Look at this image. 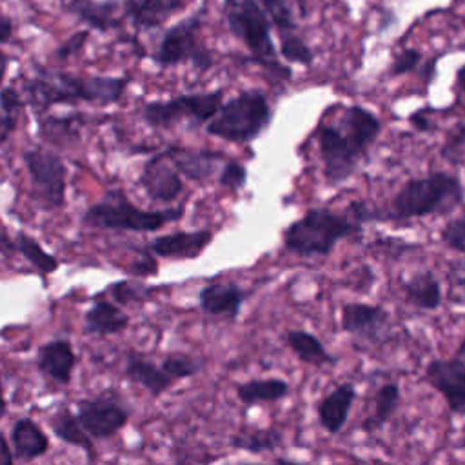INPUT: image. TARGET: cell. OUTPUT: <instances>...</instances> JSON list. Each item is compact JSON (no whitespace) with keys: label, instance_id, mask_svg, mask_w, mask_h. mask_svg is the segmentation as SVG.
I'll return each instance as SVG.
<instances>
[{"label":"cell","instance_id":"1","mask_svg":"<svg viewBox=\"0 0 465 465\" xmlns=\"http://www.w3.org/2000/svg\"><path fill=\"white\" fill-rule=\"evenodd\" d=\"M380 133L381 122L378 116L356 104L345 105L338 122L320 124L314 138L323 163L325 182L338 185L349 180L360 160L367 156L369 149L378 140Z\"/></svg>","mask_w":465,"mask_h":465},{"label":"cell","instance_id":"2","mask_svg":"<svg viewBox=\"0 0 465 465\" xmlns=\"http://www.w3.org/2000/svg\"><path fill=\"white\" fill-rule=\"evenodd\" d=\"M129 84L127 76H78L65 71H42L25 82L27 102L38 111H45L56 104H113L118 102Z\"/></svg>","mask_w":465,"mask_h":465},{"label":"cell","instance_id":"3","mask_svg":"<svg viewBox=\"0 0 465 465\" xmlns=\"http://www.w3.org/2000/svg\"><path fill=\"white\" fill-rule=\"evenodd\" d=\"M227 29L245 45L251 58L272 78L289 82L292 71L280 62L271 36V20L262 0H223L222 4Z\"/></svg>","mask_w":465,"mask_h":465},{"label":"cell","instance_id":"4","mask_svg":"<svg viewBox=\"0 0 465 465\" xmlns=\"http://www.w3.org/2000/svg\"><path fill=\"white\" fill-rule=\"evenodd\" d=\"M361 232V222L329 207H311L283 231V249L302 258L329 256L338 242Z\"/></svg>","mask_w":465,"mask_h":465},{"label":"cell","instance_id":"5","mask_svg":"<svg viewBox=\"0 0 465 465\" xmlns=\"http://www.w3.org/2000/svg\"><path fill=\"white\" fill-rule=\"evenodd\" d=\"M463 200L460 178L434 171L421 178L407 180L391 200V218L409 220L430 214H447Z\"/></svg>","mask_w":465,"mask_h":465},{"label":"cell","instance_id":"6","mask_svg":"<svg viewBox=\"0 0 465 465\" xmlns=\"http://www.w3.org/2000/svg\"><path fill=\"white\" fill-rule=\"evenodd\" d=\"M272 122V107L258 89H243L222 102L216 114L207 122V134L229 143L256 140Z\"/></svg>","mask_w":465,"mask_h":465},{"label":"cell","instance_id":"7","mask_svg":"<svg viewBox=\"0 0 465 465\" xmlns=\"http://www.w3.org/2000/svg\"><path fill=\"white\" fill-rule=\"evenodd\" d=\"M183 216V207L145 211L136 207L120 189H111L105 196L87 209L84 223L96 229L153 232Z\"/></svg>","mask_w":465,"mask_h":465},{"label":"cell","instance_id":"8","mask_svg":"<svg viewBox=\"0 0 465 465\" xmlns=\"http://www.w3.org/2000/svg\"><path fill=\"white\" fill-rule=\"evenodd\" d=\"M223 102V91L214 89L207 93L178 94L169 100H154L143 105L142 118L158 129H167L178 122H191V125L207 124Z\"/></svg>","mask_w":465,"mask_h":465},{"label":"cell","instance_id":"9","mask_svg":"<svg viewBox=\"0 0 465 465\" xmlns=\"http://www.w3.org/2000/svg\"><path fill=\"white\" fill-rule=\"evenodd\" d=\"M200 29L202 11L176 22L162 35L153 60L160 67H173L191 62L198 71H207L213 65V56L200 40Z\"/></svg>","mask_w":465,"mask_h":465},{"label":"cell","instance_id":"10","mask_svg":"<svg viewBox=\"0 0 465 465\" xmlns=\"http://www.w3.org/2000/svg\"><path fill=\"white\" fill-rule=\"evenodd\" d=\"M33 194L47 209H58L65 202V165L62 158L45 147L24 153Z\"/></svg>","mask_w":465,"mask_h":465},{"label":"cell","instance_id":"11","mask_svg":"<svg viewBox=\"0 0 465 465\" xmlns=\"http://www.w3.org/2000/svg\"><path fill=\"white\" fill-rule=\"evenodd\" d=\"M271 25L276 29L280 36V54L289 64L311 65L314 60L312 49L305 44V40L298 33V24L292 15L291 0H262Z\"/></svg>","mask_w":465,"mask_h":465},{"label":"cell","instance_id":"12","mask_svg":"<svg viewBox=\"0 0 465 465\" xmlns=\"http://www.w3.org/2000/svg\"><path fill=\"white\" fill-rule=\"evenodd\" d=\"M423 378L441 394L450 414L465 416V360L434 358L425 367Z\"/></svg>","mask_w":465,"mask_h":465},{"label":"cell","instance_id":"13","mask_svg":"<svg viewBox=\"0 0 465 465\" xmlns=\"http://www.w3.org/2000/svg\"><path fill=\"white\" fill-rule=\"evenodd\" d=\"M76 418L91 438L105 440L127 423L129 411L116 400L100 396L94 400H82L78 403Z\"/></svg>","mask_w":465,"mask_h":465},{"label":"cell","instance_id":"14","mask_svg":"<svg viewBox=\"0 0 465 465\" xmlns=\"http://www.w3.org/2000/svg\"><path fill=\"white\" fill-rule=\"evenodd\" d=\"M341 329L347 334L378 341L391 323V314L381 305L347 302L341 305Z\"/></svg>","mask_w":465,"mask_h":465},{"label":"cell","instance_id":"15","mask_svg":"<svg viewBox=\"0 0 465 465\" xmlns=\"http://www.w3.org/2000/svg\"><path fill=\"white\" fill-rule=\"evenodd\" d=\"M251 294L252 289H245L234 282H211L200 289L198 305L207 316L236 320Z\"/></svg>","mask_w":465,"mask_h":465},{"label":"cell","instance_id":"16","mask_svg":"<svg viewBox=\"0 0 465 465\" xmlns=\"http://www.w3.org/2000/svg\"><path fill=\"white\" fill-rule=\"evenodd\" d=\"M140 183L143 185L145 193L160 203H171L174 202L180 193L183 191V182L180 178V173L171 163L167 154L162 151L147 160L142 171Z\"/></svg>","mask_w":465,"mask_h":465},{"label":"cell","instance_id":"17","mask_svg":"<svg viewBox=\"0 0 465 465\" xmlns=\"http://www.w3.org/2000/svg\"><path fill=\"white\" fill-rule=\"evenodd\" d=\"M213 238L214 234L209 229L176 231L171 234L156 236L147 245V251L167 260H194L207 249Z\"/></svg>","mask_w":465,"mask_h":465},{"label":"cell","instance_id":"18","mask_svg":"<svg viewBox=\"0 0 465 465\" xmlns=\"http://www.w3.org/2000/svg\"><path fill=\"white\" fill-rule=\"evenodd\" d=\"M171 163L176 167V171L183 176H187L193 182H207L211 176L220 169V165L225 163V156L216 151L207 149H187L171 145L163 151Z\"/></svg>","mask_w":465,"mask_h":465},{"label":"cell","instance_id":"19","mask_svg":"<svg viewBox=\"0 0 465 465\" xmlns=\"http://www.w3.org/2000/svg\"><path fill=\"white\" fill-rule=\"evenodd\" d=\"M356 394V387L351 381H345L334 387L318 401L316 414L323 430H327L329 434H338L343 429L349 420Z\"/></svg>","mask_w":465,"mask_h":465},{"label":"cell","instance_id":"20","mask_svg":"<svg viewBox=\"0 0 465 465\" xmlns=\"http://www.w3.org/2000/svg\"><path fill=\"white\" fill-rule=\"evenodd\" d=\"M189 0H122L124 16L138 29L160 27L174 13L182 11Z\"/></svg>","mask_w":465,"mask_h":465},{"label":"cell","instance_id":"21","mask_svg":"<svg viewBox=\"0 0 465 465\" xmlns=\"http://www.w3.org/2000/svg\"><path fill=\"white\" fill-rule=\"evenodd\" d=\"M36 363L44 374H47L54 381L65 385L71 381L76 356L67 340H53L40 347Z\"/></svg>","mask_w":465,"mask_h":465},{"label":"cell","instance_id":"22","mask_svg":"<svg viewBox=\"0 0 465 465\" xmlns=\"http://www.w3.org/2000/svg\"><path fill=\"white\" fill-rule=\"evenodd\" d=\"M125 374L131 381L142 385L151 396L163 394L174 383V380L162 369V365L158 367L154 361L134 351L127 352Z\"/></svg>","mask_w":465,"mask_h":465},{"label":"cell","instance_id":"23","mask_svg":"<svg viewBox=\"0 0 465 465\" xmlns=\"http://www.w3.org/2000/svg\"><path fill=\"white\" fill-rule=\"evenodd\" d=\"M405 300L421 311H436L441 305V285L430 271H418L401 283Z\"/></svg>","mask_w":465,"mask_h":465},{"label":"cell","instance_id":"24","mask_svg":"<svg viewBox=\"0 0 465 465\" xmlns=\"http://www.w3.org/2000/svg\"><path fill=\"white\" fill-rule=\"evenodd\" d=\"M11 443L15 458L35 460L47 452L49 440L44 430L29 418H20L11 429Z\"/></svg>","mask_w":465,"mask_h":465},{"label":"cell","instance_id":"25","mask_svg":"<svg viewBox=\"0 0 465 465\" xmlns=\"http://www.w3.org/2000/svg\"><path fill=\"white\" fill-rule=\"evenodd\" d=\"M285 341H287L289 349L298 356V360L305 365L325 367V365L336 363V358L327 352L322 340L309 331L289 329L285 332Z\"/></svg>","mask_w":465,"mask_h":465},{"label":"cell","instance_id":"26","mask_svg":"<svg viewBox=\"0 0 465 465\" xmlns=\"http://www.w3.org/2000/svg\"><path fill=\"white\" fill-rule=\"evenodd\" d=\"M67 9L73 11L80 20L89 24L98 31H109L118 25V18L114 16L116 9L122 7L118 0H67Z\"/></svg>","mask_w":465,"mask_h":465},{"label":"cell","instance_id":"27","mask_svg":"<svg viewBox=\"0 0 465 465\" xmlns=\"http://www.w3.org/2000/svg\"><path fill=\"white\" fill-rule=\"evenodd\" d=\"M129 325V316L114 303L96 300L85 312V331L91 334H118Z\"/></svg>","mask_w":465,"mask_h":465},{"label":"cell","instance_id":"28","mask_svg":"<svg viewBox=\"0 0 465 465\" xmlns=\"http://www.w3.org/2000/svg\"><path fill=\"white\" fill-rule=\"evenodd\" d=\"M289 383L280 378H265V380H249L236 385V396L243 405H258V403H272L289 396Z\"/></svg>","mask_w":465,"mask_h":465},{"label":"cell","instance_id":"29","mask_svg":"<svg viewBox=\"0 0 465 465\" xmlns=\"http://www.w3.org/2000/svg\"><path fill=\"white\" fill-rule=\"evenodd\" d=\"M374 411L371 416H367L361 423V429L365 432H374L380 430L381 427L387 425V421L394 416V412L400 407L401 401V391L400 385L394 381L383 383L376 394H374Z\"/></svg>","mask_w":465,"mask_h":465},{"label":"cell","instance_id":"30","mask_svg":"<svg viewBox=\"0 0 465 465\" xmlns=\"http://www.w3.org/2000/svg\"><path fill=\"white\" fill-rule=\"evenodd\" d=\"M282 441H283L282 432L274 427H267V429H252L247 432H238L231 438L229 443L236 450H245L249 454H263L278 449Z\"/></svg>","mask_w":465,"mask_h":465},{"label":"cell","instance_id":"31","mask_svg":"<svg viewBox=\"0 0 465 465\" xmlns=\"http://www.w3.org/2000/svg\"><path fill=\"white\" fill-rule=\"evenodd\" d=\"M51 429L53 432L64 440L65 443L82 447L85 452H89L91 460H93V443H91V436L82 429L78 418L69 411V409H60L53 418H51Z\"/></svg>","mask_w":465,"mask_h":465},{"label":"cell","instance_id":"32","mask_svg":"<svg viewBox=\"0 0 465 465\" xmlns=\"http://www.w3.org/2000/svg\"><path fill=\"white\" fill-rule=\"evenodd\" d=\"M15 247L42 274H49L58 269V260L53 254H49L47 251H44L42 245L35 238L27 236L24 232H18L15 238Z\"/></svg>","mask_w":465,"mask_h":465},{"label":"cell","instance_id":"33","mask_svg":"<svg viewBox=\"0 0 465 465\" xmlns=\"http://www.w3.org/2000/svg\"><path fill=\"white\" fill-rule=\"evenodd\" d=\"M22 109L24 102L15 87L0 89V143L13 134Z\"/></svg>","mask_w":465,"mask_h":465},{"label":"cell","instance_id":"34","mask_svg":"<svg viewBox=\"0 0 465 465\" xmlns=\"http://www.w3.org/2000/svg\"><path fill=\"white\" fill-rule=\"evenodd\" d=\"M203 367V360L189 354H169L162 361V369L174 380H183L194 376Z\"/></svg>","mask_w":465,"mask_h":465},{"label":"cell","instance_id":"35","mask_svg":"<svg viewBox=\"0 0 465 465\" xmlns=\"http://www.w3.org/2000/svg\"><path fill=\"white\" fill-rule=\"evenodd\" d=\"M216 182L220 187L231 193L240 191L247 183V167L236 160H225V163L220 167Z\"/></svg>","mask_w":465,"mask_h":465},{"label":"cell","instance_id":"36","mask_svg":"<svg viewBox=\"0 0 465 465\" xmlns=\"http://www.w3.org/2000/svg\"><path fill=\"white\" fill-rule=\"evenodd\" d=\"M440 153L450 163L465 162V124H458L449 131Z\"/></svg>","mask_w":465,"mask_h":465},{"label":"cell","instance_id":"37","mask_svg":"<svg viewBox=\"0 0 465 465\" xmlns=\"http://www.w3.org/2000/svg\"><path fill=\"white\" fill-rule=\"evenodd\" d=\"M441 242L452 251L465 254V216L449 220L440 231Z\"/></svg>","mask_w":465,"mask_h":465},{"label":"cell","instance_id":"38","mask_svg":"<svg viewBox=\"0 0 465 465\" xmlns=\"http://www.w3.org/2000/svg\"><path fill=\"white\" fill-rule=\"evenodd\" d=\"M420 62H421V53H420L418 49L407 47V49L400 51V53L394 56L389 73H391L392 76L407 74V73L414 71V69L420 65Z\"/></svg>","mask_w":465,"mask_h":465},{"label":"cell","instance_id":"39","mask_svg":"<svg viewBox=\"0 0 465 465\" xmlns=\"http://www.w3.org/2000/svg\"><path fill=\"white\" fill-rule=\"evenodd\" d=\"M111 289H114V291H111V292H113V296L116 298L118 303L138 302V300H142V298L145 296V289H143V287L133 285V283H129V282L116 283V285H113Z\"/></svg>","mask_w":465,"mask_h":465},{"label":"cell","instance_id":"40","mask_svg":"<svg viewBox=\"0 0 465 465\" xmlns=\"http://www.w3.org/2000/svg\"><path fill=\"white\" fill-rule=\"evenodd\" d=\"M89 40V31L87 29H84V31H78V33H74V35H71L60 47H58V51H56V54H58V58H62V60H65L67 56H71V54H74V53H78L84 45H85V42Z\"/></svg>","mask_w":465,"mask_h":465},{"label":"cell","instance_id":"41","mask_svg":"<svg viewBox=\"0 0 465 465\" xmlns=\"http://www.w3.org/2000/svg\"><path fill=\"white\" fill-rule=\"evenodd\" d=\"M15 25L13 20L0 11V44H7L13 38Z\"/></svg>","mask_w":465,"mask_h":465},{"label":"cell","instance_id":"42","mask_svg":"<svg viewBox=\"0 0 465 465\" xmlns=\"http://www.w3.org/2000/svg\"><path fill=\"white\" fill-rule=\"evenodd\" d=\"M15 461V454L11 452L5 436L0 432V465H11Z\"/></svg>","mask_w":465,"mask_h":465},{"label":"cell","instance_id":"43","mask_svg":"<svg viewBox=\"0 0 465 465\" xmlns=\"http://www.w3.org/2000/svg\"><path fill=\"white\" fill-rule=\"evenodd\" d=\"M7 67H9V56H7L4 51H0V84H2L4 78H5Z\"/></svg>","mask_w":465,"mask_h":465},{"label":"cell","instance_id":"44","mask_svg":"<svg viewBox=\"0 0 465 465\" xmlns=\"http://www.w3.org/2000/svg\"><path fill=\"white\" fill-rule=\"evenodd\" d=\"M456 84H458L460 91L465 93V64L456 71Z\"/></svg>","mask_w":465,"mask_h":465},{"label":"cell","instance_id":"45","mask_svg":"<svg viewBox=\"0 0 465 465\" xmlns=\"http://www.w3.org/2000/svg\"><path fill=\"white\" fill-rule=\"evenodd\" d=\"M5 411H7V403L4 400V392H2V381H0V418L5 416Z\"/></svg>","mask_w":465,"mask_h":465},{"label":"cell","instance_id":"46","mask_svg":"<svg viewBox=\"0 0 465 465\" xmlns=\"http://www.w3.org/2000/svg\"><path fill=\"white\" fill-rule=\"evenodd\" d=\"M456 356L461 358V360H465V338L460 341V345H458V349H456Z\"/></svg>","mask_w":465,"mask_h":465}]
</instances>
